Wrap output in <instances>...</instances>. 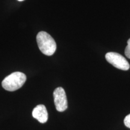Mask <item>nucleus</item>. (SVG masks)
Returning <instances> with one entry per match:
<instances>
[{"mask_svg":"<svg viewBox=\"0 0 130 130\" xmlns=\"http://www.w3.org/2000/svg\"><path fill=\"white\" fill-rule=\"evenodd\" d=\"M125 54L126 57L130 59V39L127 41V46H126L125 50Z\"/></svg>","mask_w":130,"mask_h":130,"instance_id":"nucleus-6","label":"nucleus"},{"mask_svg":"<svg viewBox=\"0 0 130 130\" xmlns=\"http://www.w3.org/2000/svg\"><path fill=\"white\" fill-rule=\"evenodd\" d=\"M55 106L58 111L63 112L68 108V101L65 91L62 87L55 89L53 93Z\"/></svg>","mask_w":130,"mask_h":130,"instance_id":"nucleus-4","label":"nucleus"},{"mask_svg":"<svg viewBox=\"0 0 130 130\" xmlns=\"http://www.w3.org/2000/svg\"><path fill=\"white\" fill-rule=\"evenodd\" d=\"M18 1H24V0H18Z\"/></svg>","mask_w":130,"mask_h":130,"instance_id":"nucleus-8","label":"nucleus"},{"mask_svg":"<svg viewBox=\"0 0 130 130\" xmlns=\"http://www.w3.org/2000/svg\"><path fill=\"white\" fill-rule=\"evenodd\" d=\"M27 77L24 73L15 72L6 77L2 81V86L5 90L13 92L20 89L25 83Z\"/></svg>","mask_w":130,"mask_h":130,"instance_id":"nucleus-2","label":"nucleus"},{"mask_svg":"<svg viewBox=\"0 0 130 130\" xmlns=\"http://www.w3.org/2000/svg\"><path fill=\"white\" fill-rule=\"evenodd\" d=\"M37 43L39 48L43 54L50 56L56 51L57 45L56 42L51 36L45 31H40L37 34Z\"/></svg>","mask_w":130,"mask_h":130,"instance_id":"nucleus-1","label":"nucleus"},{"mask_svg":"<svg viewBox=\"0 0 130 130\" xmlns=\"http://www.w3.org/2000/svg\"><path fill=\"white\" fill-rule=\"evenodd\" d=\"M124 123L126 127L130 128V114L127 115L124 119Z\"/></svg>","mask_w":130,"mask_h":130,"instance_id":"nucleus-7","label":"nucleus"},{"mask_svg":"<svg viewBox=\"0 0 130 130\" xmlns=\"http://www.w3.org/2000/svg\"><path fill=\"white\" fill-rule=\"evenodd\" d=\"M32 116L34 118L41 123H46L48 119V114L44 105H38L34 108L32 112Z\"/></svg>","mask_w":130,"mask_h":130,"instance_id":"nucleus-5","label":"nucleus"},{"mask_svg":"<svg viewBox=\"0 0 130 130\" xmlns=\"http://www.w3.org/2000/svg\"><path fill=\"white\" fill-rule=\"evenodd\" d=\"M105 59L108 63L118 69L127 71L129 69V64L124 57L120 54L110 52L105 55Z\"/></svg>","mask_w":130,"mask_h":130,"instance_id":"nucleus-3","label":"nucleus"}]
</instances>
